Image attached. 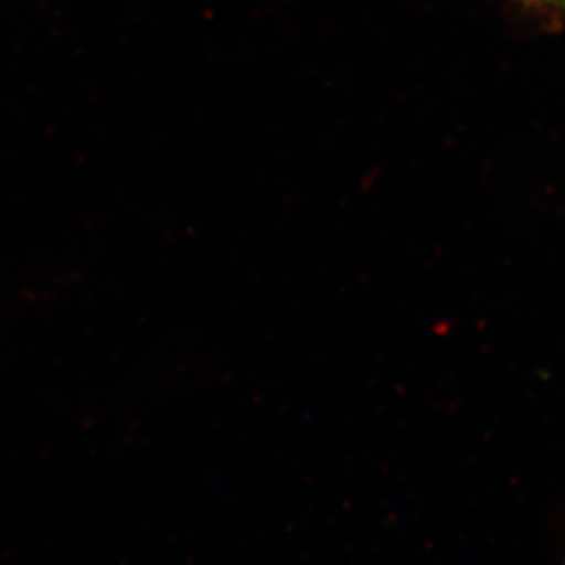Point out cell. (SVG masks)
I'll return each instance as SVG.
<instances>
[{
    "mask_svg": "<svg viewBox=\"0 0 565 565\" xmlns=\"http://www.w3.org/2000/svg\"><path fill=\"white\" fill-rule=\"evenodd\" d=\"M529 4L540 6L553 11H565V0H525Z\"/></svg>",
    "mask_w": 565,
    "mask_h": 565,
    "instance_id": "1",
    "label": "cell"
}]
</instances>
